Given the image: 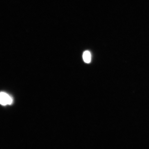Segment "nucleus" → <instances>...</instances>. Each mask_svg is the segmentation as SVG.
Returning <instances> with one entry per match:
<instances>
[{"label":"nucleus","instance_id":"nucleus-1","mask_svg":"<svg viewBox=\"0 0 149 149\" xmlns=\"http://www.w3.org/2000/svg\"><path fill=\"white\" fill-rule=\"evenodd\" d=\"M12 102V98L8 94L5 92L0 93V104L3 105H11Z\"/></svg>","mask_w":149,"mask_h":149},{"label":"nucleus","instance_id":"nucleus-2","mask_svg":"<svg viewBox=\"0 0 149 149\" xmlns=\"http://www.w3.org/2000/svg\"><path fill=\"white\" fill-rule=\"evenodd\" d=\"M83 59L84 62L86 63L91 62V55L90 52L88 51L84 52L83 55Z\"/></svg>","mask_w":149,"mask_h":149}]
</instances>
